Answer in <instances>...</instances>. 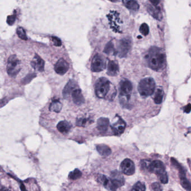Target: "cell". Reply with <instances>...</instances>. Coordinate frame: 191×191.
Segmentation results:
<instances>
[{"mask_svg":"<svg viewBox=\"0 0 191 191\" xmlns=\"http://www.w3.org/2000/svg\"><path fill=\"white\" fill-rule=\"evenodd\" d=\"M106 67V62L104 59V57L99 54H96L93 57L91 65V70L94 72H98L104 70Z\"/></svg>","mask_w":191,"mask_h":191,"instance_id":"cell-9","label":"cell"},{"mask_svg":"<svg viewBox=\"0 0 191 191\" xmlns=\"http://www.w3.org/2000/svg\"><path fill=\"white\" fill-rule=\"evenodd\" d=\"M191 104H188L184 108V112L187 113H189L191 112Z\"/></svg>","mask_w":191,"mask_h":191,"instance_id":"cell-34","label":"cell"},{"mask_svg":"<svg viewBox=\"0 0 191 191\" xmlns=\"http://www.w3.org/2000/svg\"><path fill=\"white\" fill-rule=\"evenodd\" d=\"M147 11L149 12L150 14L153 17L157 20H161L163 16L161 12H160V8L157 7L156 6H149L147 7Z\"/></svg>","mask_w":191,"mask_h":191,"instance_id":"cell-18","label":"cell"},{"mask_svg":"<svg viewBox=\"0 0 191 191\" xmlns=\"http://www.w3.org/2000/svg\"><path fill=\"white\" fill-rule=\"evenodd\" d=\"M91 119L90 117H82V118H78L76 121V124L77 126L85 127L88 123H90Z\"/></svg>","mask_w":191,"mask_h":191,"instance_id":"cell-26","label":"cell"},{"mask_svg":"<svg viewBox=\"0 0 191 191\" xmlns=\"http://www.w3.org/2000/svg\"><path fill=\"white\" fill-rule=\"evenodd\" d=\"M31 66L35 70L43 72L44 69V61L40 57L35 54L31 61Z\"/></svg>","mask_w":191,"mask_h":191,"instance_id":"cell-13","label":"cell"},{"mask_svg":"<svg viewBox=\"0 0 191 191\" xmlns=\"http://www.w3.org/2000/svg\"><path fill=\"white\" fill-rule=\"evenodd\" d=\"M149 171L156 174L162 183L166 184L168 182V177L165 171V166L162 161L159 160L151 161L149 165Z\"/></svg>","mask_w":191,"mask_h":191,"instance_id":"cell-5","label":"cell"},{"mask_svg":"<svg viewBox=\"0 0 191 191\" xmlns=\"http://www.w3.org/2000/svg\"><path fill=\"white\" fill-rule=\"evenodd\" d=\"M146 61L149 68L153 70H162L165 66V54L160 48L152 47L146 56Z\"/></svg>","mask_w":191,"mask_h":191,"instance_id":"cell-1","label":"cell"},{"mask_svg":"<svg viewBox=\"0 0 191 191\" xmlns=\"http://www.w3.org/2000/svg\"><path fill=\"white\" fill-rule=\"evenodd\" d=\"M21 66L19 59L16 55H12L10 57L7 61V72L9 76L15 77L20 72Z\"/></svg>","mask_w":191,"mask_h":191,"instance_id":"cell-7","label":"cell"},{"mask_svg":"<svg viewBox=\"0 0 191 191\" xmlns=\"http://www.w3.org/2000/svg\"><path fill=\"white\" fill-rule=\"evenodd\" d=\"M57 128L59 132L62 133H68L70 131L71 125L68 121H62L57 124Z\"/></svg>","mask_w":191,"mask_h":191,"instance_id":"cell-19","label":"cell"},{"mask_svg":"<svg viewBox=\"0 0 191 191\" xmlns=\"http://www.w3.org/2000/svg\"><path fill=\"white\" fill-rule=\"evenodd\" d=\"M69 70V64L63 58L59 59L54 66V70L60 75H65Z\"/></svg>","mask_w":191,"mask_h":191,"instance_id":"cell-12","label":"cell"},{"mask_svg":"<svg viewBox=\"0 0 191 191\" xmlns=\"http://www.w3.org/2000/svg\"><path fill=\"white\" fill-rule=\"evenodd\" d=\"M62 104L61 102L58 100H54L50 104L49 109L52 112L59 113L62 109Z\"/></svg>","mask_w":191,"mask_h":191,"instance_id":"cell-22","label":"cell"},{"mask_svg":"<svg viewBox=\"0 0 191 191\" xmlns=\"http://www.w3.org/2000/svg\"><path fill=\"white\" fill-rule=\"evenodd\" d=\"M152 189L154 191H162V188L159 183L155 182L152 184Z\"/></svg>","mask_w":191,"mask_h":191,"instance_id":"cell-32","label":"cell"},{"mask_svg":"<svg viewBox=\"0 0 191 191\" xmlns=\"http://www.w3.org/2000/svg\"><path fill=\"white\" fill-rule=\"evenodd\" d=\"M140 31L144 36H146L147 35H148L149 33V28L146 23H143L140 26Z\"/></svg>","mask_w":191,"mask_h":191,"instance_id":"cell-30","label":"cell"},{"mask_svg":"<svg viewBox=\"0 0 191 191\" xmlns=\"http://www.w3.org/2000/svg\"><path fill=\"white\" fill-rule=\"evenodd\" d=\"M123 3L129 10L136 11L139 9V5L135 0H123Z\"/></svg>","mask_w":191,"mask_h":191,"instance_id":"cell-21","label":"cell"},{"mask_svg":"<svg viewBox=\"0 0 191 191\" xmlns=\"http://www.w3.org/2000/svg\"><path fill=\"white\" fill-rule=\"evenodd\" d=\"M72 100L75 104L80 105L84 103L85 99L82 94V90L79 88H76L72 93Z\"/></svg>","mask_w":191,"mask_h":191,"instance_id":"cell-15","label":"cell"},{"mask_svg":"<svg viewBox=\"0 0 191 191\" xmlns=\"http://www.w3.org/2000/svg\"><path fill=\"white\" fill-rule=\"evenodd\" d=\"M132 40L129 38H123L119 41L117 49V54L121 58L125 57L131 49Z\"/></svg>","mask_w":191,"mask_h":191,"instance_id":"cell-8","label":"cell"},{"mask_svg":"<svg viewBox=\"0 0 191 191\" xmlns=\"http://www.w3.org/2000/svg\"><path fill=\"white\" fill-rule=\"evenodd\" d=\"M122 172L127 175H132L135 173V164L129 159H126L122 162L121 164Z\"/></svg>","mask_w":191,"mask_h":191,"instance_id":"cell-10","label":"cell"},{"mask_svg":"<svg viewBox=\"0 0 191 191\" xmlns=\"http://www.w3.org/2000/svg\"><path fill=\"white\" fill-rule=\"evenodd\" d=\"M52 41L54 42V44L56 46H61L62 44V42L61 41V40H59V38H57L56 37H52Z\"/></svg>","mask_w":191,"mask_h":191,"instance_id":"cell-33","label":"cell"},{"mask_svg":"<svg viewBox=\"0 0 191 191\" xmlns=\"http://www.w3.org/2000/svg\"><path fill=\"white\" fill-rule=\"evenodd\" d=\"M150 1L154 6H157L159 3V0H150Z\"/></svg>","mask_w":191,"mask_h":191,"instance_id":"cell-35","label":"cell"},{"mask_svg":"<svg viewBox=\"0 0 191 191\" xmlns=\"http://www.w3.org/2000/svg\"><path fill=\"white\" fill-rule=\"evenodd\" d=\"M104 52L108 54H117V51L115 50L114 46L112 42H109L108 43H107V45L104 48Z\"/></svg>","mask_w":191,"mask_h":191,"instance_id":"cell-24","label":"cell"},{"mask_svg":"<svg viewBox=\"0 0 191 191\" xmlns=\"http://www.w3.org/2000/svg\"><path fill=\"white\" fill-rule=\"evenodd\" d=\"M164 97V91L159 89L156 91L154 96V101L156 104H159L162 103Z\"/></svg>","mask_w":191,"mask_h":191,"instance_id":"cell-23","label":"cell"},{"mask_svg":"<svg viewBox=\"0 0 191 191\" xmlns=\"http://www.w3.org/2000/svg\"><path fill=\"white\" fill-rule=\"evenodd\" d=\"M117 117L118 119L111 126V128L114 135H120L124 131L126 124L121 117Z\"/></svg>","mask_w":191,"mask_h":191,"instance_id":"cell-11","label":"cell"},{"mask_svg":"<svg viewBox=\"0 0 191 191\" xmlns=\"http://www.w3.org/2000/svg\"><path fill=\"white\" fill-rule=\"evenodd\" d=\"M180 179L181 185H182L183 187L187 191H191V184L186 178L185 175V176H180Z\"/></svg>","mask_w":191,"mask_h":191,"instance_id":"cell-25","label":"cell"},{"mask_svg":"<svg viewBox=\"0 0 191 191\" xmlns=\"http://www.w3.org/2000/svg\"><path fill=\"white\" fill-rule=\"evenodd\" d=\"M16 14H12V15L9 16L7 17V24L10 25V26H12L14 24L15 21L16 20Z\"/></svg>","mask_w":191,"mask_h":191,"instance_id":"cell-31","label":"cell"},{"mask_svg":"<svg viewBox=\"0 0 191 191\" xmlns=\"http://www.w3.org/2000/svg\"><path fill=\"white\" fill-rule=\"evenodd\" d=\"M109 1L112 2H118L119 0H109Z\"/></svg>","mask_w":191,"mask_h":191,"instance_id":"cell-36","label":"cell"},{"mask_svg":"<svg viewBox=\"0 0 191 191\" xmlns=\"http://www.w3.org/2000/svg\"><path fill=\"white\" fill-rule=\"evenodd\" d=\"M82 176V171L79 170V169H76L73 171L70 172V173L68 175V178L70 179L75 180L79 179Z\"/></svg>","mask_w":191,"mask_h":191,"instance_id":"cell-27","label":"cell"},{"mask_svg":"<svg viewBox=\"0 0 191 191\" xmlns=\"http://www.w3.org/2000/svg\"><path fill=\"white\" fill-rule=\"evenodd\" d=\"M119 72V66L117 62L114 61H109L108 65L107 74L111 76L117 75Z\"/></svg>","mask_w":191,"mask_h":191,"instance_id":"cell-17","label":"cell"},{"mask_svg":"<svg viewBox=\"0 0 191 191\" xmlns=\"http://www.w3.org/2000/svg\"><path fill=\"white\" fill-rule=\"evenodd\" d=\"M133 86L131 82L127 80H122L119 84V100L123 107L128 108L129 107V102L131 98Z\"/></svg>","mask_w":191,"mask_h":191,"instance_id":"cell-3","label":"cell"},{"mask_svg":"<svg viewBox=\"0 0 191 191\" xmlns=\"http://www.w3.org/2000/svg\"><path fill=\"white\" fill-rule=\"evenodd\" d=\"M155 89V82L151 77H146L141 80L138 85V91L141 96H149L154 93Z\"/></svg>","mask_w":191,"mask_h":191,"instance_id":"cell-6","label":"cell"},{"mask_svg":"<svg viewBox=\"0 0 191 191\" xmlns=\"http://www.w3.org/2000/svg\"><path fill=\"white\" fill-rule=\"evenodd\" d=\"M145 189H146L145 185L143 183L140 182L136 183L132 188V191H145Z\"/></svg>","mask_w":191,"mask_h":191,"instance_id":"cell-28","label":"cell"},{"mask_svg":"<svg viewBox=\"0 0 191 191\" xmlns=\"http://www.w3.org/2000/svg\"><path fill=\"white\" fill-rule=\"evenodd\" d=\"M98 181L104 187L112 191H114L124 184L125 180L122 174L118 170L112 171L110 178L104 175H99Z\"/></svg>","mask_w":191,"mask_h":191,"instance_id":"cell-2","label":"cell"},{"mask_svg":"<svg viewBox=\"0 0 191 191\" xmlns=\"http://www.w3.org/2000/svg\"><path fill=\"white\" fill-rule=\"evenodd\" d=\"M16 32H17V34L18 35V36L21 40H28L27 37H26V31L24 30V29L23 28H21V27L17 28Z\"/></svg>","mask_w":191,"mask_h":191,"instance_id":"cell-29","label":"cell"},{"mask_svg":"<svg viewBox=\"0 0 191 191\" xmlns=\"http://www.w3.org/2000/svg\"><path fill=\"white\" fill-rule=\"evenodd\" d=\"M110 82L105 77H101L96 82L95 91L96 96L100 99H109L112 87Z\"/></svg>","mask_w":191,"mask_h":191,"instance_id":"cell-4","label":"cell"},{"mask_svg":"<svg viewBox=\"0 0 191 191\" xmlns=\"http://www.w3.org/2000/svg\"><path fill=\"white\" fill-rule=\"evenodd\" d=\"M109 125V120L107 118H99L97 121V128L100 133L107 132Z\"/></svg>","mask_w":191,"mask_h":191,"instance_id":"cell-16","label":"cell"},{"mask_svg":"<svg viewBox=\"0 0 191 191\" xmlns=\"http://www.w3.org/2000/svg\"><path fill=\"white\" fill-rule=\"evenodd\" d=\"M96 150L99 153L103 156H108L111 154L110 148L104 144H99L96 145Z\"/></svg>","mask_w":191,"mask_h":191,"instance_id":"cell-20","label":"cell"},{"mask_svg":"<svg viewBox=\"0 0 191 191\" xmlns=\"http://www.w3.org/2000/svg\"><path fill=\"white\" fill-rule=\"evenodd\" d=\"M76 88H77V85L76 84V82L73 80H70L67 83L62 91V95L65 98H67L70 96V94H72L73 90L76 89Z\"/></svg>","mask_w":191,"mask_h":191,"instance_id":"cell-14","label":"cell"}]
</instances>
